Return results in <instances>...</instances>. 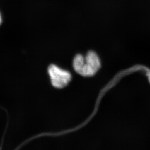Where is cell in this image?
I'll return each mask as SVG.
<instances>
[{"instance_id":"7a4b0ae2","label":"cell","mask_w":150,"mask_h":150,"mask_svg":"<svg viewBox=\"0 0 150 150\" xmlns=\"http://www.w3.org/2000/svg\"><path fill=\"white\" fill-rule=\"evenodd\" d=\"M48 74L52 86L58 88H62L67 86L71 78V75L68 71L55 65L49 66Z\"/></svg>"},{"instance_id":"6da1fadb","label":"cell","mask_w":150,"mask_h":150,"mask_svg":"<svg viewBox=\"0 0 150 150\" xmlns=\"http://www.w3.org/2000/svg\"><path fill=\"white\" fill-rule=\"evenodd\" d=\"M99 57L94 51H90L85 57L80 54L75 56L73 61V67L75 71L83 76H92L100 69Z\"/></svg>"},{"instance_id":"3957f363","label":"cell","mask_w":150,"mask_h":150,"mask_svg":"<svg viewBox=\"0 0 150 150\" xmlns=\"http://www.w3.org/2000/svg\"><path fill=\"white\" fill-rule=\"evenodd\" d=\"M2 22H3V18H2L1 13H0V25H1Z\"/></svg>"}]
</instances>
